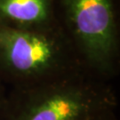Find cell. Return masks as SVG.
Wrapping results in <instances>:
<instances>
[{
    "label": "cell",
    "mask_w": 120,
    "mask_h": 120,
    "mask_svg": "<svg viewBox=\"0 0 120 120\" xmlns=\"http://www.w3.org/2000/svg\"><path fill=\"white\" fill-rule=\"evenodd\" d=\"M81 69L34 86L14 88L3 120H100L114 113L110 87Z\"/></svg>",
    "instance_id": "6da1fadb"
},
{
    "label": "cell",
    "mask_w": 120,
    "mask_h": 120,
    "mask_svg": "<svg viewBox=\"0 0 120 120\" xmlns=\"http://www.w3.org/2000/svg\"><path fill=\"white\" fill-rule=\"evenodd\" d=\"M81 59L59 23L42 29L0 25V76L14 88L34 86L80 69Z\"/></svg>",
    "instance_id": "7a4b0ae2"
},
{
    "label": "cell",
    "mask_w": 120,
    "mask_h": 120,
    "mask_svg": "<svg viewBox=\"0 0 120 120\" xmlns=\"http://www.w3.org/2000/svg\"><path fill=\"white\" fill-rule=\"evenodd\" d=\"M67 33L81 60L109 76L116 66L118 41L113 0H61Z\"/></svg>",
    "instance_id": "3957f363"
},
{
    "label": "cell",
    "mask_w": 120,
    "mask_h": 120,
    "mask_svg": "<svg viewBox=\"0 0 120 120\" xmlns=\"http://www.w3.org/2000/svg\"><path fill=\"white\" fill-rule=\"evenodd\" d=\"M57 23L54 0H0V25L42 29Z\"/></svg>",
    "instance_id": "277c9868"
},
{
    "label": "cell",
    "mask_w": 120,
    "mask_h": 120,
    "mask_svg": "<svg viewBox=\"0 0 120 120\" xmlns=\"http://www.w3.org/2000/svg\"><path fill=\"white\" fill-rule=\"evenodd\" d=\"M7 101H8V95L5 93V89L0 76V120L4 119V113L7 106Z\"/></svg>",
    "instance_id": "5b68a950"
},
{
    "label": "cell",
    "mask_w": 120,
    "mask_h": 120,
    "mask_svg": "<svg viewBox=\"0 0 120 120\" xmlns=\"http://www.w3.org/2000/svg\"><path fill=\"white\" fill-rule=\"evenodd\" d=\"M100 120H116V117H115V116H114V113H112L110 115L105 116V117H103V118H101V119Z\"/></svg>",
    "instance_id": "8992f818"
}]
</instances>
